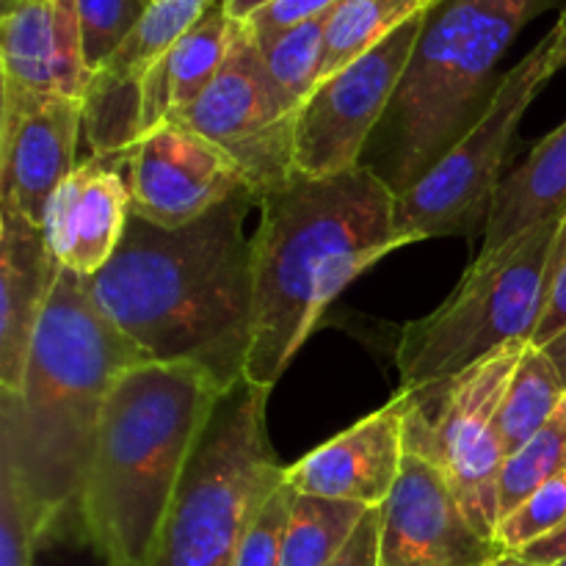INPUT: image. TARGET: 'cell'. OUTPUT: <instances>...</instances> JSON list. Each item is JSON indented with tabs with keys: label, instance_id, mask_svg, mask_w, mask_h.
Listing matches in <instances>:
<instances>
[{
	"label": "cell",
	"instance_id": "cell-1",
	"mask_svg": "<svg viewBox=\"0 0 566 566\" xmlns=\"http://www.w3.org/2000/svg\"><path fill=\"white\" fill-rule=\"evenodd\" d=\"M252 205L241 191L177 230L130 213L114 258L86 276L99 313L149 363L199 365L221 390L247 379L254 263L243 219Z\"/></svg>",
	"mask_w": 566,
	"mask_h": 566
},
{
	"label": "cell",
	"instance_id": "cell-2",
	"mask_svg": "<svg viewBox=\"0 0 566 566\" xmlns=\"http://www.w3.org/2000/svg\"><path fill=\"white\" fill-rule=\"evenodd\" d=\"M396 191L370 166L335 177L293 175L260 199L252 238L254 321L247 379L274 387L348 282L409 247Z\"/></svg>",
	"mask_w": 566,
	"mask_h": 566
},
{
	"label": "cell",
	"instance_id": "cell-3",
	"mask_svg": "<svg viewBox=\"0 0 566 566\" xmlns=\"http://www.w3.org/2000/svg\"><path fill=\"white\" fill-rule=\"evenodd\" d=\"M149 363L94 304L86 276L61 269L22 390L0 392V468L11 470L44 539L77 531L99 420L116 381Z\"/></svg>",
	"mask_w": 566,
	"mask_h": 566
},
{
	"label": "cell",
	"instance_id": "cell-4",
	"mask_svg": "<svg viewBox=\"0 0 566 566\" xmlns=\"http://www.w3.org/2000/svg\"><path fill=\"white\" fill-rule=\"evenodd\" d=\"M191 363H142L111 390L77 506L105 566H149L186 464L224 396Z\"/></svg>",
	"mask_w": 566,
	"mask_h": 566
},
{
	"label": "cell",
	"instance_id": "cell-5",
	"mask_svg": "<svg viewBox=\"0 0 566 566\" xmlns=\"http://www.w3.org/2000/svg\"><path fill=\"white\" fill-rule=\"evenodd\" d=\"M556 0H440L426 11L390 105V188L418 182L470 127L490 99L484 88L517 33Z\"/></svg>",
	"mask_w": 566,
	"mask_h": 566
},
{
	"label": "cell",
	"instance_id": "cell-6",
	"mask_svg": "<svg viewBox=\"0 0 566 566\" xmlns=\"http://www.w3.org/2000/svg\"><path fill=\"white\" fill-rule=\"evenodd\" d=\"M269 387L241 379L216 403L186 464L149 566H232L260 509L285 484L265 426Z\"/></svg>",
	"mask_w": 566,
	"mask_h": 566
},
{
	"label": "cell",
	"instance_id": "cell-7",
	"mask_svg": "<svg viewBox=\"0 0 566 566\" xmlns=\"http://www.w3.org/2000/svg\"><path fill=\"white\" fill-rule=\"evenodd\" d=\"M562 224L564 213L553 216L492 258H475L442 307L403 326L401 390L453 379L512 343L534 340L562 260Z\"/></svg>",
	"mask_w": 566,
	"mask_h": 566
},
{
	"label": "cell",
	"instance_id": "cell-8",
	"mask_svg": "<svg viewBox=\"0 0 566 566\" xmlns=\"http://www.w3.org/2000/svg\"><path fill=\"white\" fill-rule=\"evenodd\" d=\"M531 343H512L453 379L398 390L403 403V448L440 470L479 534L495 539L501 509V403Z\"/></svg>",
	"mask_w": 566,
	"mask_h": 566
},
{
	"label": "cell",
	"instance_id": "cell-9",
	"mask_svg": "<svg viewBox=\"0 0 566 566\" xmlns=\"http://www.w3.org/2000/svg\"><path fill=\"white\" fill-rule=\"evenodd\" d=\"M551 59L553 36L547 33L503 77L475 125L418 182L398 193L396 219L409 241L475 232L484 235L497 188L506 177L503 164L520 119L539 88L556 75Z\"/></svg>",
	"mask_w": 566,
	"mask_h": 566
},
{
	"label": "cell",
	"instance_id": "cell-10",
	"mask_svg": "<svg viewBox=\"0 0 566 566\" xmlns=\"http://www.w3.org/2000/svg\"><path fill=\"white\" fill-rule=\"evenodd\" d=\"M175 122L213 142L235 160L254 202L285 188L296 175V119L282 111L258 42L243 22L232 20L230 50L216 81Z\"/></svg>",
	"mask_w": 566,
	"mask_h": 566
},
{
	"label": "cell",
	"instance_id": "cell-11",
	"mask_svg": "<svg viewBox=\"0 0 566 566\" xmlns=\"http://www.w3.org/2000/svg\"><path fill=\"white\" fill-rule=\"evenodd\" d=\"M426 11L398 28L392 36L318 83L293 125L296 175L335 177L357 169L370 133L390 114L415 44L423 31Z\"/></svg>",
	"mask_w": 566,
	"mask_h": 566
},
{
	"label": "cell",
	"instance_id": "cell-12",
	"mask_svg": "<svg viewBox=\"0 0 566 566\" xmlns=\"http://www.w3.org/2000/svg\"><path fill=\"white\" fill-rule=\"evenodd\" d=\"M130 213L149 224L186 227L249 191L235 160L199 133L166 122L125 153Z\"/></svg>",
	"mask_w": 566,
	"mask_h": 566
},
{
	"label": "cell",
	"instance_id": "cell-13",
	"mask_svg": "<svg viewBox=\"0 0 566 566\" xmlns=\"http://www.w3.org/2000/svg\"><path fill=\"white\" fill-rule=\"evenodd\" d=\"M501 553L473 528L440 470L407 453L381 506L379 566H492Z\"/></svg>",
	"mask_w": 566,
	"mask_h": 566
},
{
	"label": "cell",
	"instance_id": "cell-14",
	"mask_svg": "<svg viewBox=\"0 0 566 566\" xmlns=\"http://www.w3.org/2000/svg\"><path fill=\"white\" fill-rule=\"evenodd\" d=\"M0 103H83L94 72L77 0H3Z\"/></svg>",
	"mask_w": 566,
	"mask_h": 566
},
{
	"label": "cell",
	"instance_id": "cell-15",
	"mask_svg": "<svg viewBox=\"0 0 566 566\" xmlns=\"http://www.w3.org/2000/svg\"><path fill=\"white\" fill-rule=\"evenodd\" d=\"M81 130L83 103H0V205L42 227L50 199L75 171Z\"/></svg>",
	"mask_w": 566,
	"mask_h": 566
},
{
	"label": "cell",
	"instance_id": "cell-16",
	"mask_svg": "<svg viewBox=\"0 0 566 566\" xmlns=\"http://www.w3.org/2000/svg\"><path fill=\"white\" fill-rule=\"evenodd\" d=\"M403 457V403L392 396L379 412L357 420L352 429L340 431L291 464L285 470V481L304 495L337 497L379 509L396 490Z\"/></svg>",
	"mask_w": 566,
	"mask_h": 566
},
{
	"label": "cell",
	"instance_id": "cell-17",
	"mask_svg": "<svg viewBox=\"0 0 566 566\" xmlns=\"http://www.w3.org/2000/svg\"><path fill=\"white\" fill-rule=\"evenodd\" d=\"M61 265L39 224L0 205V392L22 390L33 340Z\"/></svg>",
	"mask_w": 566,
	"mask_h": 566
},
{
	"label": "cell",
	"instance_id": "cell-18",
	"mask_svg": "<svg viewBox=\"0 0 566 566\" xmlns=\"http://www.w3.org/2000/svg\"><path fill=\"white\" fill-rule=\"evenodd\" d=\"M130 219V188L111 158L75 166L44 213V238L61 269L94 276L108 265Z\"/></svg>",
	"mask_w": 566,
	"mask_h": 566
},
{
	"label": "cell",
	"instance_id": "cell-19",
	"mask_svg": "<svg viewBox=\"0 0 566 566\" xmlns=\"http://www.w3.org/2000/svg\"><path fill=\"white\" fill-rule=\"evenodd\" d=\"M232 36L224 0H216L197 25L153 66L144 81V136L175 122L208 92L221 72Z\"/></svg>",
	"mask_w": 566,
	"mask_h": 566
},
{
	"label": "cell",
	"instance_id": "cell-20",
	"mask_svg": "<svg viewBox=\"0 0 566 566\" xmlns=\"http://www.w3.org/2000/svg\"><path fill=\"white\" fill-rule=\"evenodd\" d=\"M562 213H566V122L503 177L479 258H492L514 238Z\"/></svg>",
	"mask_w": 566,
	"mask_h": 566
},
{
	"label": "cell",
	"instance_id": "cell-21",
	"mask_svg": "<svg viewBox=\"0 0 566 566\" xmlns=\"http://www.w3.org/2000/svg\"><path fill=\"white\" fill-rule=\"evenodd\" d=\"M216 0H149L138 25L122 42V48L99 66L97 75L144 88L153 66L197 25L199 17Z\"/></svg>",
	"mask_w": 566,
	"mask_h": 566
},
{
	"label": "cell",
	"instance_id": "cell-22",
	"mask_svg": "<svg viewBox=\"0 0 566 566\" xmlns=\"http://www.w3.org/2000/svg\"><path fill=\"white\" fill-rule=\"evenodd\" d=\"M368 512L363 503L296 492L282 539V566H329Z\"/></svg>",
	"mask_w": 566,
	"mask_h": 566
},
{
	"label": "cell",
	"instance_id": "cell-23",
	"mask_svg": "<svg viewBox=\"0 0 566 566\" xmlns=\"http://www.w3.org/2000/svg\"><path fill=\"white\" fill-rule=\"evenodd\" d=\"M434 0H343L329 17L324 39V70L321 81L354 64L376 44L429 11Z\"/></svg>",
	"mask_w": 566,
	"mask_h": 566
},
{
	"label": "cell",
	"instance_id": "cell-24",
	"mask_svg": "<svg viewBox=\"0 0 566 566\" xmlns=\"http://www.w3.org/2000/svg\"><path fill=\"white\" fill-rule=\"evenodd\" d=\"M564 401L566 387L551 359L545 357V352L536 346L525 348L506 398L501 403V415H497L506 457H512L525 442L534 440L551 423Z\"/></svg>",
	"mask_w": 566,
	"mask_h": 566
},
{
	"label": "cell",
	"instance_id": "cell-25",
	"mask_svg": "<svg viewBox=\"0 0 566 566\" xmlns=\"http://www.w3.org/2000/svg\"><path fill=\"white\" fill-rule=\"evenodd\" d=\"M329 14L315 17V20L302 22L291 31L280 33L271 42L258 44L263 55L265 75H269L271 88L280 99L282 111L296 119L298 111L310 99V94L318 88L321 70H324V39ZM254 39V36H252Z\"/></svg>",
	"mask_w": 566,
	"mask_h": 566
},
{
	"label": "cell",
	"instance_id": "cell-26",
	"mask_svg": "<svg viewBox=\"0 0 566 566\" xmlns=\"http://www.w3.org/2000/svg\"><path fill=\"white\" fill-rule=\"evenodd\" d=\"M566 470V401L551 423L520 451L506 457L497 481V509L501 520L512 514L520 503L528 501L536 490Z\"/></svg>",
	"mask_w": 566,
	"mask_h": 566
},
{
	"label": "cell",
	"instance_id": "cell-27",
	"mask_svg": "<svg viewBox=\"0 0 566 566\" xmlns=\"http://www.w3.org/2000/svg\"><path fill=\"white\" fill-rule=\"evenodd\" d=\"M566 525V470L547 481L542 490L525 503H520L512 514L497 523L495 542L509 553L525 551L534 542L545 539V536L556 534L558 528Z\"/></svg>",
	"mask_w": 566,
	"mask_h": 566
},
{
	"label": "cell",
	"instance_id": "cell-28",
	"mask_svg": "<svg viewBox=\"0 0 566 566\" xmlns=\"http://www.w3.org/2000/svg\"><path fill=\"white\" fill-rule=\"evenodd\" d=\"M147 6L149 0H77L88 70L97 72L122 48Z\"/></svg>",
	"mask_w": 566,
	"mask_h": 566
},
{
	"label": "cell",
	"instance_id": "cell-29",
	"mask_svg": "<svg viewBox=\"0 0 566 566\" xmlns=\"http://www.w3.org/2000/svg\"><path fill=\"white\" fill-rule=\"evenodd\" d=\"M44 531L11 470L0 468V566H33Z\"/></svg>",
	"mask_w": 566,
	"mask_h": 566
},
{
	"label": "cell",
	"instance_id": "cell-30",
	"mask_svg": "<svg viewBox=\"0 0 566 566\" xmlns=\"http://www.w3.org/2000/svg\"><path fill=\"white\" fill-rule=\"evenodd\" d=\"M293 495H296V490L285 481V484L265 501L258 520H254L252 528L243 536L241 547H238L235 564L232 566H282V539H285Z\"/></svg>",
	"mask_w": 566,
	"mask_h": 566
},
{
	"label": "cell",
	"instance_id": "cell-31",
	"mask_svg": "<svg viewBox=\"0 0 566 566\" xmlns=\"http://www.w3.org/2000/svg\"><path fill=\"white\" fill-rule=\"evenodd\" d=\"M340 3L343 0H276V3L265 6V9L254 11L252 17H247L243 25L249 28L254 42L265 44L274 36H280V33L302 25V22H310L315 20V17L329 14V11H335Z\"/></svg>",
	"mask_w": 566,
	"mask_h": 566
},
{
	"label": "cell",
	"instance_id": "cell-32",
	"mask_svg": "<svg viewBox=\"0 0 566 566\" xmlns=\"http://www.w3.org/2000/svg\"><path fill=\"white\" fill-rule=\"evenodd\" d=\"M564 329H566V213L562 224V260H558L551 296H547V307L545 313H542V321L539 326H536L531 346L536 348L547 346V343H551L556 335H562Z\"/></svg>",
	"mask_w": 566,
	"mask_h": 566
},
{
	"label": "cell",
	"instance_id": "cell-33",
	"mask_svg": "<svg viewBox=\"0 0 566 566\" xmlns=\"http://www.w3.org/2000/svg\"><path fill=\"white\" fill-rule=\"evenodd\" d=\"M379 542H381V506L370 509L363 517L359 528L343 547L340 556L329 566H379Z\"/></svg>",
	"mask_w": 566,
	"mask_h": 566
},
{
	"label": "cell",
	"instance_id": "cell-34",
	"mask_svg": "<svg viewBox=\"0 0 566 566\" xmlns=\"http://www.w3.org/2000/svg\"><path fill=\"white\" fill-rule=\"evenodd\" d=\"M520 556L536 564H558L562 558H566V525L558 528L556 534L545 536V539L534 542V545H528L525 551H520Z\"/></svg>",
	"mask_w": 566,
	"mask_h": 566
},
{
	"label": "cell",
	"instance_id": "cell-35",
	"mask_svg": "<svg viewBox=\"0 0 566 566\" xmlns=\"http://www.w3.org/2000/svg\"><path fill=\"white\" fill-rule=\"evenodd\" d=\"M551 36H553L551 64H553V72H558V70H564V66H566V6H564L562 17H558L556 28L551 31Z\"/></svg>",
	"mask_w": 566,
	"mask_h": 566
},
{
	"label": "cell",
	"instance_id": "cell-36",
	"mask_svg": "<svg viewBox=\"0 0 566 566\" xmlns=\"http://www.w3.org/2000/svg\"><path fill=\"white\" fill-rule=\"evenodd\" d=\"M542 352H545V357L551 359L553 368L558 370V376H562V381L566 387V329L562 332V335L553 337L547 346H542Z\"/></svg>",
	"mask_w": 566,
	"mask_h": 566
},
{
	"label": "cell",
	"instance_id": "cell-37",
	"mask_svg": "<svg viewBox=\"0 0 566 566\" xmlns=\"http://www.w3.org/2000/svg\"><path fill=\"white\" fill-rule=\"evenodd\" d=\"M276 3V0H224L227 6V14H230V20L235 22H243L247 17H252L254 11L265 9V6Z\"/></svg>",
	"mask_w": 566,
	"mask_h": 566
},
{
	"label": "cell",
	"instance_id": "cell-38",
	"mask_svg": "<svg viewBox=\"0 0 566 566\" xmlns=\"http://www.w3.org/2000/svg\"><path fill=\"white\" fill-rule=\"evenodd\" d=\"M492 566H551V564H536V562H528V558H523L520 553H509L503 551L501 556L492 562Z\"/></svg>",
	"mask_w": 566,
	"mask_h": 566
},
{
	"label": "cell",
	"instance_id": "cell-39",
	"mask_svg": "<svg viewBox=\"0 0 566 566\" xmlns=\"http://www.w3.org/2000/svg\"><path fill=\"white\" fill-rule=\"evenodd\" d=\"M553 566H566V558H562V562H558V564H553Z\"/></svg>",
	"mask_w": 566,
	"mask_h": 566
},
{
	"label": "cell",
	"instance_id": "cell-40",
	"mask_svg": "<svg viewBox=\"0 0 566 566\" xmlns=\"http://www.w3.org/2000/svg\"><path fill=\"white\" fill-rule=\"evenodd\" d=\"M434 3H440V0H434Z\"/></svg>",
	"mask_w": 566,
	"mask_h": 566
}]
</instances>
